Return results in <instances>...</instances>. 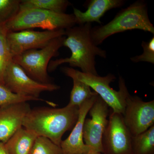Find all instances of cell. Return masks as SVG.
<instances>
[{
  "mask_svg": "<svg viewBox=\"0 0 154 154\" xmlns=\"http://www.w3.org/2000/svg\"><path fill=\"white\" fill-rule=\"evenodd\" d=\"M37 137L22 127L6 142L5 146L10 154H29Z\"/></svg>",
  "mask_w": 154,
  "mask_h": 154,
  "instance_id": "15",
  "label": "cell"
},
{
  "mask_svg": "<svg viewBox=\"0 0 154 154\" xmlns=\"http://www.w3.org/2000/svg\"><path fill=\"white\" fill-rule=\"evenodd\" d=\"M142 47L143 52L141 55L136 56L131 58V61L134 63L140 62H146L154 63V36L149 42L143 41Z\"/></svg>",
  "mask_w": 154,
  "mask_h": 154,
  "instance_id": "23",
  "label": "cell"
},
{
  "mask_svg": "<svg viewBox=\"0 0 154 154\" xmlns=\"http://www.w3.org/2000/svg\"><path fill=\"white\" fill-rule=\"evenodd\" d=\"M124 3V1L122 0H92L88 6V10L85 12L74 8L73 14L76 24L81 25L93 22L101 24L100 19L107 11L119 8Z\"/></svg>",
  "mask_w": 154,
  "mask_h": 154,
  "instance_id": "14",
  "label": "cell"
},
{
  "mask_svg": "<svg viewBox=\"0 0 154 154\" xmlns=\"http://www.w3.org/2000/svg\"><path fill=\"white\" fill-rule=\"evenodd\" d=\"M8 31L5 25L0 26V85L5 86V74L7 68L13 60L7 36Z\"/></svg>",
  "mask_w": 154,
  "mask_h": 154,
  "instance_id": "19",
  "label": "cell"
},
{
  "mask_svg": "<svg viewBox=\"0 0 154 154\" xmlns=\"http://www.w3.org/2000/svg\"><path fill=\"white\" fill-rule=\"evenodd\" d=\"M65 38V36L54 38L43 48L25 51L14 57L13 60L33 79L44 84L51 83L47 72L48 65L52 58L59 55Z\"/></svg>",
  "mask_w": 154,
  "mask_h": 154,
  "instance_id": "6",
  "label": "cell"
},
{
  "mask_svg": "<svg viewBox=\"0 0 154 154\" xmlns=\"http://www.w3.org/2000/svg\"><path fill=\"white\" fill-rule=\"evenodd\" d=\"M132 136L121 113L112 111L102 137L104 154H132Z\"/></svg>",
  "mask_w": 154,
  "mask_h": 154,
  "instance_id": "8",
  "label": "cell"
},
{
  "mask_svg": "<svg viewBox=\"0 0 154 154\" xmlns=\"http://www.w3.org/2000/svg\"><path fill=\"white\" fill-rule=\"evenodd\" d=\"M29 154H63L60 146L47 138L38 136Z\"/></svg>",
  "mask_w": 154,
  "mask_h": 154,
  "instance_id": "20",
  "label": "cell"
},
{
  "mask_svg": "<svg viewBox=\"0 0 154 154\" xmlns=\"http://www.w3.org/2000/svg\"><path fill=\"white\" fill-rule=\"evenodd\" d=\"M62 70L66 76L74 77L79 81L85 83L94 90L98 95L112 109L115 113L123 115L126 106V99L129 95L125 85V81L120 76L119 80V90L116 91L110 86L114 82L116 77L112 74H108L104 77L85 73L72 68L65 67Z\"/></svg>",
  "mask_w": 154,
  "mask_h": 154,
  "instance_id": "4",
  "label": "cell"
},
{
  "mask_svg": "<svg viewBox=\"0 0 154 154\" xmlns=\"http://www.w3.org/2000/svg\"><path fill=\"white\" fill-rule=\"evenodd\" d=\"M65 34V30L39 31L28 29L8 32L7 38L13 58L27 51L43 48L53 39Z\"/></svg>",
  "mask_w": 154,
  "mask_h": 154,
  "instance_id": "10",
  "label": "cell"
},
{
  "mask_svg": "<svg viewBox=\"0 0 154 154\" xmlns=\"http://www.w3.org/2000/svg\"><path fill=\"white\" fill-rule=\"evenodd\" d=\"M21 0H0V26L17 16L20 10Z\"/></svg>",
  "mask_w": 154,
  "mask_h": 154,
  "instance_id": "21",
  "label": "cell"
},
{
  "mask_svg": "<svg viewBox=\"0 0 154 154\" xmlns=\"http://www.w3.org/2000/svg\"><path fill=\"white\" fill-rule=\"evenodd\" d=\"M0 154H10L6 149L5 144L0 141Z\"/></svg>",
  "mask_w": 154,
  "mask_h": 154,
  "instance_id": "24",
  "label": "cell"
},
{
  "mask_svg": "<svg viewBox=\"0 0 154 154\" xmlns=\"http://www.w3.org/2000/svg\"><path fill=\"white\" fill-rule=\"evenodd\" d=\"M71 79L73 85L68 105L79 108L84 102L97 94L94 91H91L90 86L85 83L79 81L74 77H72Z\"/></svg>",
  "mask_w": 154,
  "mask_h": 154,
  "instance_id": "18",
  "label": "cell"
},
{
  "mask_svg": "<svg viewBox=\"0 0 154 154\" xmlns=\"http://www.w3.org/2000/svg\"><path fill=\"white\" fill-rule=\"evenodd\" d=\"M92 28V23H89L65 30L63 46L70 49L71 55L51 61L48 70L52 72L60 65L68 63L71 68H79L82 72L98 75L96 68V56L105 58L107 53L94 44L91 36Z\"/></svg>",
  "mask_w": 154,
  "mask_h": 154,
  "instance_id": "1",
  "label": "cell"
},
{
  "mask_svg": "<svg viewBox=\"0 0 154 154\" xmlns=\"http://www.w3.org/2000/svg\"><path fill=\"white\" fill-rule=\"evenodd\" d=\"M98 96L97 94L88 99L79 108L78 120L70 134L61 143L60 147L63 154H85L94 152L93 149L84 143L83 127L86 116Z\"/></svg>",
  "mask_w": 154,
  "mask_h": 154,
  "instance_id": "12",
  "label": "cell"
},
{
  "mask_svg": "<svg viewBox=\"0 0 154 154\" xmlns=\"http://www.w3.org/2000/svg\"><path fill=\"white\" fill-rule=\"evenodd\" d=\"M140 30L154 34L153 25L150 21L145 2L138 1L123 9L109 23L91 29V36L98 46L109 36L127 30Z\"/></svg>",
  "mask_w": 154,
  "mask_h": 154,
  "instance_id": "3",
  "label": "cell"
},
{
  "mask_svg": "<svg viewBox=\"0 0 154 154\" xmlns=\"http://www.w3.org/2000/svg\"><path fill=\"white\" fill-rule=\"evenodd\" d=\"M79 108L68 105L62 108L39 107L30 109L22 127L37 136L49 139L60 146L63 136L72 129L78 120Z\"/></svg>",
  "mask_w": 154,
  "mask_h": 154,
  "instance_id": "2",
  "label": "cell"
},
{
  "mask_svg": "<svg viewBox=\"0 0 154 154\" xmlns=\"http://www.w3.org/2000/svg\"><path fill=\"white\" fill-rule=\"evenodd\" d=\"M75 25L73 14L33 9L20 11L5 26L8 32H15L35 28L45 30H65Z\"/></svg>",
  "mask_w": 154,
  "mask_h": 154,
  "instance_id": "5",
  "label": "cell"
},
{
  "mask_svg": "<svg viewBox=\"0 0 154 154\" xmlns=\"http://www.w3.org/2000/svg\"><path fill=\"white\" fill-rule=\"evenodd\" d=\"M85 154H104L100 152H90L88 153Z\"/></svg>",
  "mask_w": 154,
  "mask_h": 154,
  "instance_id": "25",
  "label": "cell"
},
{
  "mask_svg": "<svg viewBox=\"0 0 154 154\" xmlns=\"http://www.w3.org/2000/svg\"><path fill=\"white\" fill-rule=\"evenodd\" d=\"M122 115L132 136L140 134L154 125V101L144 102L138 96L129 94Z\"/></svg>",
  "mask_w": 154,
  "mask_h": 154,
  "instance_id": "11",
  "label": "cell"
},
{
  "mask_svg": "<svg viewBox=\"0 0 154 154\" xmlns=\"http://www.w3.org/2000/svg\"><path fill=\"white\" fill-rule=\"evenodd\" d=\"M30 101H44L50 105L51 103V102L42 99H37L29 96L17 95L11 92L5 86L0 85V106L13 103L28 102Z\"/></svg>",
  "mask_w": 154,
  "mask_h": 154,
  "instance_id": "22",
  "label": "cell"
},
{
  "mask_svg": "<svg viewBox=\"0 0 154 154\" xmlns=\"http://www.w3.org/2000/svg\"><path fill=\"white\" fill-rule=\"evenodd\" d=\"M30 109L28 102L0 106V141L5 143L22 127L24 118Z\"/></svg>",
  "mask_w": 154,
  "mask_h": 154,
  "instance_id": "13",
  "label": "cell"
},
{
  "mask_svg": "<svg viewBox=\"0 0 154 154\" xmlns=\"http://www.w3.org/2000/svg\"><path fill=\"white\" fill-rule=\"evenodd\" d=\"M131 148L132 154H154V125L132 136Z\"/></svg>",
  "mask_w": 154,
  "mask_h": 154,
  "instance_id": "17",
  "label": "cell"
},
{
  "mask_svg": "<svg viewBox=\"0 0 154 154\" xmlns=\"http://www.w3.org/2000/svg\"><path fill=\"white\" fill-rule=\"evenodd\" d=\"M71 3L67 0H22L20 11L29 9H40L58 13H65Z\"/></svg>",
  "mask_w": 154,
  "mask_h": 154,
  "instance_id": "16",
  "label": "cell"
},
{
  "mask_svg": "<svg viewBox=\"0 0 154 154\" xmlns=\"http://www.w3.org/2000/svg\"><path fill=\"white\" fill-rule=\"evenodd\" d=\"M4 82L5 87L14 94L37 99H40L42 92H53L60 88L55 84H44L33 79L13 60L6 69Z\"/></svg>",
  "mask_w": 154,
  "mask_h": 154,
  "instance_id": "7",
  "label": "cell"
},
{
  "mask_svg": "<svg viewBox=\"0 0 154 154\" xmlns=\"http://www.w3.org/2000/svg\"><path fill=\"white\" fill-rule=\"evenodd\" d=\"M109 107L98 95L88 112L91 118H86L84 122V142L94 152L103 153L102 137L108 123Z\"/></svg>",
  "mask_w": 154,
  "mask_h": 154,
  "instance_id": "9",
  "label": "cell"
}]
</instances>
